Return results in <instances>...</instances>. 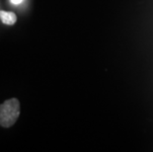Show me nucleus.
I'll return each mask as SVG.
<instances>
[{
    "mask_svg": "<svg viewBox=\"0 0 153 152\" xmlns=\"http://www.w3.org/2000/svg\"><path fill=\"white\" fill-rule=\"evenodd\" d=\"M23 1H24V0H10L11 4L13 5H19V4H21Z\"/></svg>",
    "mask_w": 153,
    "mask_h": 152,
    "instance_id": "3",
    "label": "nucleus"
},
{
    "mask_svg": "<svg viewBox=\"0 0 153 152\" xmlns=\"http://www.w3.org/2000/svg\"><path fill=\"white\" fill-rule=\"evenodd\" d=\"M0 6H1V2H0Z\"/></svg>",
    "mask_w": 153,
    "mask_h": 152,
    "instance_id": "4",
    "label": "nucleus"
},
{
    "mask_svg": "<svg viewBox=\"0 0 153 152\" xmlns=\"http://www.w3.org/2000/svg\"><path fill=\"white\" fill-rule=\"evenodd\" d=\"M0 20L3 24L12 26L16 23L17 21V16L15 13L13 12H7V11H3L0 10Z\"/></svg>",
    "mask_w": 153,
    "mask_h": 152,
    "instance_id": "2",
    "label": "nucleus"
},
{
    "mask_svg": "<svg viewBox=\"0 0 153 152\" xmlns=\"http://www.w3.org/2000/svg\"><path fill=\"white\" fill-rule=\"evenodd\" d=\"M20 116V102L12 98L6 100L0 105V125L2 128H11Z\"/></svg>",
    "mask_w": 153,
    "mask_h": 152,
    "instance_id": "1",
    "label": "nucleus"
}]
</instances>
